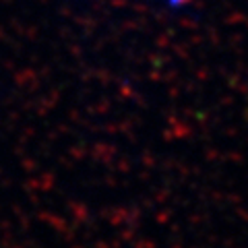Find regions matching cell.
<instances>
[{
    "label": "cell",
    "mask_w": 248,
    "mask_h": 248,
    "mask_svg": "<svg viewBox=\"0 0 248 248\" xmlns=\"http://www.w3.org/2000/svg\"><path fill=\"white\" fill-rule=\"evenodd\" d=\"M168 2L172 4V6H182L184 2H188V0H168Z\"/></svg>",
    "instance_id": "1"
}]
</instances>
